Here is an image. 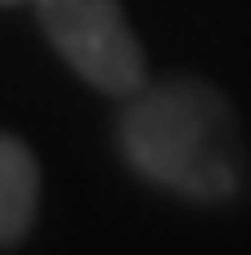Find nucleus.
Listing matches in <instances>:
<instances>
[{"mask_svg": "<svg viewBox=\"0 0 251 255\" xmlns=\"http://www.w3.org/2000/svg\"><path fill=\"white\" fill-rule=\"evenodd\" d=\"M117 143L135 175L189 202H229L247 179L238 117L229 99L198 76L144 81L126 94Z\"/></svg>", "mask_w": 251, "mask_h": 255, "instance_id": "1", "label": "nucleus"}, {"mask_svg": "<svg viewBox=\"0 0 251 255\" xmlns=\"http://www.w3.org/2000/svg\"><path fill=\"white\" fill-rule=\"evenodd\" d=\"M36 13L58 58L85 85L126 99L148 81V58L121 0H36Z\"/></svg>", "mask_w": 251, "mask_h": 255, "instance_id": "2", "label": "nucleus"}, {"mask_svg": "<svg viewBox=\"0 0 251 255\" xmlns=\"http://www.w3.org/2000/svg\"><path fill=\"white\" fill-rule=\"evenodd\" d=\"M40 206V166L31 148L0 130V247H13L31 233Z\"/></svg>", "mask_w": 251, "mask_h": 255, "instance_id": "3", "label": "nucleus"}, {"mask_svg": "<svg viewBox=\"0 0 251 255\" xmlns=\"http://www.w3.org/2000/svg\"><path fill=\"white\" fill-rule=\"evenodd\" d=\"M0 4H9V0H0Z\"/></svg>", "mask_w": 251, "mask_h": 255, "instance_id": "4", "label": "nucleus"}]
</instances>
